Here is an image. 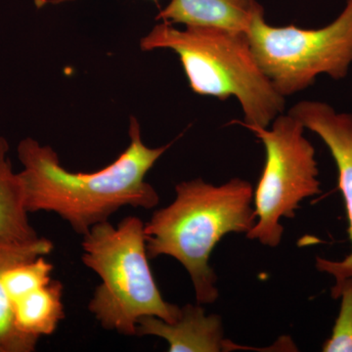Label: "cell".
Listing matches in <instances>:
<instances>
[{
	"mask_svg": "<svg viewBox=\"0 0 352 352\" xmlns=\"http://www.w3.org/2000/svg\"><path fill=\"white\" fill-rule=\"evenodd\" d=\"M63 289L61 282L51 280L45 286L13 302L16 328L39 339L41 336L52 335L65 317Z\"/></svg>",
	"mask_w": 352,
	"mask_h": 352,
	"instance_id": "cell-12",
	"label": "cell"
},
{
	"mask_svg": "<svg viewBox=\"0 0 352 352\" xmlns=\"http://www.w3.org/2000/svg\"><path fill=\"white\" fill-rule=\"evenodd\" d=\"M129 138V147L115 162L92 173H71L50 146L31 138L21 141L18 157L24 170L19 173L28 212H55L83 236L122 208L157 207L160 197L145 176L170 145L147 147L135 118L131 120Z\"/></svg>",
	"mask_w": 352,
	"mask_h": 352,
	"instance_id": "cell-1",
	"label": "cell"
},
{
	"mask_svg": "<svg viewBox=\"0 0 352 352\" xmlns=\"http://www.w3.org/2000/svg\"><path fill=\"white\" fill-rule=\"evenodd\" d=\"M52 270V264L44 256L8 268L3 274V284L11 302L50 283Z\"/></svg>",
	"mask_w": 352,
	"mask_h": 352,
	"instance_id": "cell-13",
	"label": "cell"
},
{
	"mask_svg": "<svg viewBox=\"0 0 352 352\" xmlns=\"http://www.w3.org/2000/svg\"><path fill=\"white\" fill-rule=\"evenodd\" d=\"M53 248V243L43 237L23 244L0 243V352H32L39 340L16 328L12 302L3 284L4 272L15 264L47 256Z\"/></svg>",
	"mask_w": 352,
	"mask_h": 352,
	"instance_id": "cell-10",
	"label": "cell"
},
{
	"mask_svg": "<svg viewBox=\"0 0 352 352\" xmlns=\"http://www.w3.org/2000/svg\"><path fill=\"white\" fill-rule=\"evenodd\" d=\"M29 214L22 178L14 173L9 157L8 141L0 136V243L23 244L38 239Z\"/></svg>",
	"mask_w": 352,
	"mask_h": 352,
	"instance_id": "cell-11",
	"label": "cell"
},
{
	"mask_svg": "<svg viewBox=\"0 0 352 352\" xmlns=\"http://www.w3.org/2000/svg\"><path fill=\"white\" fill-rule=\"evenodd\" d=\"M145 223L127 217L115 227L96 224L83 235L82 263L101 279L88 309L106 330L136 335L139 319L155 316L173 323L182 307L166 302L146 250Z\"/></svg>",
	"mask_w": 352,
	"mask_h": 352,
	"instance_id": "cell-4",
	"label": "cell"
},
{
	"mask_svg": "<svg viewBox=\"0 0 352 352\" xmlns=\"http://www.w3.org/2000/svg\"><path fill=\"white\" fill-rule=\"evenodd\" d=\"M263 6L256 0H170L157 20L186 27L247 34Z\"/></svg>",
	"mask_w": 352,
	"mask_h": 352,
	"instance_id": "cell-9",
	"label": "cell"
},
{
	"mask_svg": "<svg viewBox=\"0 0 352 352\" xmlns=\"http://www.w3.org/2000/svg\"><path fill=\"white\" fill-rule=\"evenodd\" d=\"M140 46L145 51H175L195 94L221 100L235 97L245 127H268L283 113L285 97L259 66L247 34L208 28L178 30L164 23L141 39Z\"/></svg>",
	"mask_w": 352,
	"mask_h": 352,
	"instance_id": "cell-3",
	"label": "cell"
},
{
	"mask_svg": "<svg viewBox=\"0 0 352 352\" xmlns=\"http://www.w3.org/2000/svg\"><path fill=\"white\" fill-rule=\"evenodd\" d=\"M271 124L270 129L245 126L265 149V164L254 192L256 222L245 235L276 248L283 238L281 219L295 217L300 203L321 190L315 149L305 138L302 122L289 113H281Z\"/></svg>",
	"mask_w": 352,
	"mask_h": 352,
	"instance_id": "cell-6",
	"label": "cell"
},
{
	"mask_svg": "<svg viewBox=\"0 0 352 352\" xmlns=\"http://www.w3.org/2000/svg\"><path fill=\"white\" fill-rule=\"evenodd\" d=\"M289 113L323 140L337 166L339 189L349 219L351 252L340 261L317 256L315 265L320 272L333 276L335 285H339L352 276V113H338L332 106L319 101L298 102Z\"/></svg>",
	"mask_w": 352,
	"mask_h": 352,
	"instance_id": "cell-7",
	"label": "cell"
},
{
	"mask_svg": "<svg viewBox=\"0 0 352 352\" xmlns=\"http://www.w3.org/2000/svg\"><path fill=\"white\" fill-rule=\"evenodd\" d=\"M74 1V0H48V2H53V3H60V2ZM36 6L38 7H43L47 3V0H34Z\"/></svg>",
	"mask_w": 352,
	"mask_h": 352,
	"instance_id": "cell-15",
	"label": "cell"
},
{
	"mask_svg": "<svg viewBox=\"0 0 352 352\" xmlns=\"http://www.w3.org/2000/svg\"><path fill=\"white\" fill-rule=\"evenodd\" d=\"M331 296L333 300H340V312L322 351L352 352V276L333 285Z\"/></svg>",
	"mask_w": 352,
	"mask_h": 352,
	"instance_id": "cell-14",
	"label": "cell"
},
{
	"mask_svg": "<svg viewBox=\"0 0 352 352\" xmlns=\"http://www.w3.org/2000/svg\"><path fill=\"white\" fill-rule=\"evenodd\" d=\"M248 36L259 66L283 97L307 89L320 75L342 80L352 65V0L331 24L314 30L273 27L259 9Z\"/></svg>",
	"mask_w": 352,
	"mask_h": 352,
	"instance_id": "cell-5",
	"label": "cell"
},
{
	"mask_svg": "<svg viewBox=\"0 0 352 352\" xmlns=\"http://www.w3.org/2000/svg\"><path fill=\"white\" fill-rule=\"evenodd\" d=\"M254 192L251 183L241 178L219 186L201 178L178 183L175 201L145 223L149 259L168 256L182 263L197 303L210 305L219 298L210 254L227 234H247L256 224Z\"/></svg>",
	"mask_w": 352,
	"mask_h": 352,
	"instance_id": "cell-2",
	"label": "cell"
},
{
	"mask_svg": "<svg viewBox=\"0 0 352 352\" xmlns=\"http://www.w3.org/2000/svg\"><path fill=\"white\" fill-rule=\"evenodd\" d=\"M138 336H155L166 340L170 352L224 351L226 340L219 315H207L200 303L186 305L173 323L155 316L139 319Z\"/></svg>",
	"mask_w": 352,
	"mask_h": 352,
	"instance_id": "cell-8",
	"label": "cell"
}]
</instances>
